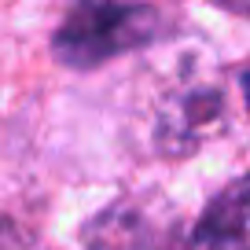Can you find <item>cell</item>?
<instances>
[{
	"mask_svg": "<svg viewBox=\"0 0 250 250\" xmlns=\"http://www.w3.org/2000/svg\"><path fill=\"white\" fill-rule=\"evenodd\" d=\"M191 250H250V173L213 195L191 232Z\"/></svg>",
	"mask_w": 250,
	"mask_h": 250,
	"instance_id": "277c9868",
	"label": "cell"
},
{
	"mask_svg": "<svg viewBox=\"0 0 250 250\" xmlns=\"http://www.w3.org/2000/svg\"><path fill=\"white\" fill-rule=\"evenodd\" d=\"M158 11L151 4H125V0H81L66 11L52 37V52L66 66H100L114 55L136 52L151 44L158 33Z\"/></svg>",
	"mask_w": 250,
	"mask_h": 250,
	"instance_id": "7a4b0ae2",
	"label": "cell"
},
{
	"mask_svg": "<svg viewBox=\"0 0 250 250\" xmlns=\"http://www.w3.org/2000/svg\"><path fill=\"white\" fill-rule=\"evenodd\" d=\"M243 103H247V114H250V66L243 74Z\"/></svg>",
	"mask_w": 250,
	"mask_h": 250,
	"instance_id": "5b68a950",
	"label": "cell"
},
{
	"mask_svg": "<svg viewBox=\"0 0 250 250\" xmlns=\"http://www.w3.org/2000/svg\"><path fill=\"white\" fill-rule=\"evenodd\" d=\"M162 235V199H114L85 225L88 250H151Z\"/></svg>",
	"mask_w": 250,
	"mask_h": 250,
	"instance_id": "3957f363",
	"label": "cell"
},
{
	"mask_svg": "<svg viewBox=\"0 0 250 250\" xmlns=\"http://www.w3.org/2000/svg\"><path fill=\"white\" fill-rule=\"evenodd\" d=\"M0 250H37V247H26V243H0Z\"/></svg>",
	"mask_w": 250,
	"mask_h": 250,
	"instance_id": "8992f818",
	"label": "cell"
},
{
	"mask_svg": "<svg viewBox=\"0 0 250 250\" xmlns=\"http://www.w3.org/2000/svg\"><path fill=\"white\" fill-rule=\"evenodd\" d=\"M228 100L206 52L177 48L169 62L151 66L136 100V129L151 155L184 158L225 133Z\"/></svg>",
	"mask_w": 250,
	"mask_h": 250,
	"instance_id": "6da1fadb",
	"label": "cell"
}]
</instances>
